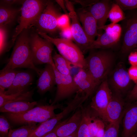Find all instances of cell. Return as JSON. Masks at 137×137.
I'll return each mask as SVG.
<instances>
[{
  "instance_id": "46",
  "label": "cell",
  "mask_w": 137,
  "mask_h": 137,
  "mask_svg": "<svg viewBox=\"0 0 137 137\" xmlns=\"http://www.w3.org/2000/svg\"><path fill=\"white\" fill-rule=\"evenodd\" d=\"M0 137H2V136H0Z\"/></svg>"
},
{
  "instance_id": "36",
  "label": "cell",
  "mask_w": 137,
  "mask_h": 137,
  "mask_svg": "<svg viewBox=\"0 0 137 137\" xmlns=\"http://www.w3.org/2000/svg\"><path fill=\"white\" fill-rule=\"evenodd\" d=\"M60 35L62 38L72 41L73 38L71 26L61 30Z\"/></svg>"
},
{
  "instance_id": "18",
  "label": "cell",
  "mask_w": 137,
  "mask_h": 137,
  "mask_svg": "<svg viewBox=\"0 0 137 137\" xmlns=\"http://www.w3.org/2000/svg\"><path fill=\"white\" fill-rule=\"evenodd\" d=\"M56 84L55 74L52 65L46 64L41 70L37 84V92L41 94L50 91Z\"/></svg>"
},
{
  "instance_id": "38",
  "label": "cell",
  "mask_w": 137,
  "mask_h": 137,
  "mask_svg": "<svg viewBox=\"0 0 137 137\" xmlns=\"http://www.w3.org/2000/svg\"><path fill=\"white\" fill-rule=\"evenodd\" d=\"M128 60L131 66H137V52L133 51L130 53Z\"/></svg>"
},
{
  "instance_id": "7",
  "label": "cell",
  "mask_w": 137,
  "mask_h": 137,
  "mask_svg": "<svg viewBox=\"0 0 137 137\" xmlns=\"http://www.w3.org/2000/svg\"><path fill=\"white\" fill-rule=\"evenodd\" d=\"M123 20L125 23L123 36L122 53L128 54L137 46V9L128 10Z\"/></svg>"
},
{
  "instance_id": "43",
  "label": "cell",
  "mask_w": 137,
  "mask_h": 137,
  "mask_svg": "<svg viewBox=\"0 0 137 137\" xmlns=\"http://www.w3.org/2000/svg\"><path fill=\"white\" fill-rule=\"evenodd\" d=\"M56 2L59 5L60 7L62 8L63 10L65 12V14H67V9L66 7L64 1L63 0H56Z\"/></svg>"
},
{
  "instance_id": "17",
  "label": "cell",
  "mask_w": 137,
  "mask_h": 137,
  "mask_svg": "<svg viewBox=\"0 0 137 137\" xmlns=\"http://www.w3.org/2000/svg\"><path fill=\"white\" fill-rule=\"evenodd\" d=\"M124 115L122 137H134L137 131V104L129 106Z\"/></svg>"
},
{
  "instance_id": "27",
  "label": "cell",
  "mask_w": 137,
  "mask_h": 137,
  "mask_svg": "<svg viewBox=\"0 0 137 137\" xmlns=\"http://www.w3.org/2000/svg\"><path fill=\"white\" fill-rule=\"evenodd\" d=\"M88 125L91 137H96L98 132L104 127L103 122L96 117L91 116L89 112Z\"/></svg>"
},
{
  "instance_id": "2",
  "label": "cell",
  "mask_w": 137,
  "mask_h": 137,
  "mask_svg": "<svg viewBox=\"0 0 137 137\" xmlns=\"http://www.w3.org/2000/svg\"><path fill=\"white\" fill-rule=\"evenodd\" d=\"M85 58V69L98 85L105 79L111 67L113 54L104 49L92 52Z\"/></svg>"
},
{
  "instance_id": "35",
  "label": "cell",
  "mask_w": 137,
  "mask_h": 137,
  "mask_svg": "<svg viewBox=\"0 0 137 137\" xmlns=\"http://www.w3.org/2000/svg\"><path fill=\"white\" fill-rule=\"evenodd\" d=\"M7 32L4 26H0V53L2 55L6 46Z\"/></svg>"
},
{
  "instance_id": "34",
  "label": "cell",
  "mask_w": 137,
  "mask_h": 137,
  "mask_svg": "<svg viewBox=\"0 0 137 137\" xmlns=\"http://www.w3.org/2000/svg\"><path fill=\"white\" fill-rule=\"evenodd\" d=\"M70 16L67 14H61L57 20V26L58 29L61 30L67 28L71 26Z\"/></svg>"
},
{
  "instance_id": "26",
  "label": "cell",
  "mask_w": 137,
  "mask_h": 137,
  "mask_svg": "<svg viewBox=\"0 0 137 137\" xmlns=\"http://www.w3.org/2000/svg\"><path fill=\"white\" fill-rule=\"evenodd\" d=\"M39 125H37L35 123H32L16 129L10 128L9 130L8 137H29Z\"/></svg>"
},
{
  "instance_id": "40",
  "label": "cell",
  "mask_w": 137,
  "mask_h": 137,
  "mask_svg": "<svg viewBox=\"0 0 137 137\" xmlns=\"http://www.w3.org/2000/svg\"><path fill=\"white\" fill-rule=\"evenodd\" d=\"M98 1V0H78L75 1L81 5L82 6V8H86L92 6Z\"/></svg>"
},
{
  "instance_id": "5",
  "label": "cell",
  "mask_w": 137,
  "mask_h": 137,
  "mask_svg": "<svg viewBox=\"0 0 137 137\" xmlns=\"http://www.w3.org/2000/svg\"><path fill=\"white\" fill-rule=\"evenodd\" d=\"M47 2L38 0H27L24 2L21 8L19 25L12 37L13 43L23 31L34 23L45 8Z\"/></svg>"
},
{
  "instance_id": "3",
  "label": "cell",
  "mask_w": 137,
  "mask_h": 137,
  "mask_svg": "<svg viewBox=\"0 0 137 137\" xmlns=\"http://www.w3.org/2000/svg\"><path fill=\"white\" fill-rule=\"evenodd\" d=\"M60 105H39L23 113H7V118L13 123L29 124L43 123L56 115L54 110L61 107Z\"/></svg>"
},
{
  "instance_id": "19",
  "label": "cell",
  "mask_w": 137,
  "mask_h": 137,
  "mask_svg": "<svg viewBox=\"0 0 137 137\" xmlns=\"http://www.w3.org/2000/svg\"><path fill=\"white\" fill-rule=\"evenodd\" d=\"M32 81V76L29 73L18 72L12 85L7 91L3 93L6 95H9L24 92L25 89L31 83Z\"/></svg>"
},
{
  "instance_id": "28",
  "label": "cell",
  "mask_w": 137,
  "mask_h": 137,
  "mask_svg": "<svg viewBox=\"0 0 137 137\" xmlns=\"http://www.w3.org/2000/svg\"><path fill=\"white\" fill-rule=\"evenodd\" d=\"M108 18L113 23H117L125 18V14L118 5L113 3L109 13Z\"/></svg>"
},
{
  "instance_id": "12",
  "label": "cell",
  "mask_w": 137,
  "mask_h": 137,
  "mask_svg": "<svg viewBox=\"0 0 137 137\" xmlns=\"http://www.w3.org/2000/svg\"><path fill=\"white\" fill-rule=\"evenodd\" d=\"M112 4L111 0H98L92 6L85 8L90 12L97 21L98 35L102 33L101 28L105 25Z\"/></svg>"
},
{
  "instance_id": "8",
  "label": "cell",
  "mask_w": 137,
  "mask_h": 137,
  "mask_svg": "<svg viewBox=\"0 0 137 137\" xmlns=\"http://www.w3.org/2000/svg\"><path fill=\"white\" fill-rule=\"evenodd\" d=\"M61 14L53 3L47 2L45 8L33 24L42 30L41 32L54 33L58 29L57 20Z\"/></svg>"
},
{
  "instance_id": "39",
  "label": "cell",
  "mask_w": 137,
  "mask_h": 137,
  "mask_svg": "<svg viewBox=\"0 0 137 137\" xmlns=\"http://www.w3.org/2000/svg\"><path fill=\"white\" fill-rule=\"evenodd\" d=\"M128 98L131 101L137 100V82L135 83L133 88L129 93Z\"/></svg>"
},
{
  "instance_id": "9",
  "label": "cell",
  "mask_w": 137,
  "mask_h": 137,
  "mask_svg": "<svg viewBox=\"0 0 137 137\" xmlns=\"http://www.w3.org/2000/svg\"><path fill=\"white\" fill-rule=\"evenodd\" d=\"M52 65L54 71L56 83L57 86L56 95L51 104L54 105L76 92L77 88L73 77L71 74L62 75L56 68L54 63Z\"/></svg>"
},
{
  "instance_id": "16",
  "label": "cell",
  "mask_w": 137,
  "mask_h": 137,
  "mask_svg": "<svg viewBox=\"0 0 137 137\" xmlns=\"http://www.w3.org/2000/svg\"><path fill=\"white\" fill-rule=\"evenodd\" d=\"M77 14L89 40L92 43L98 36L97 21L90 12L85 8L79 9Z\"/></svg>"
},
{
  "instance_id": "25",
  "label": "cell",
  "mask_w": 137,
  "mask_h": 137,
  "mask_svg": "<svg viewBox=\"0 0 137 137\" xmlns=\"http://www.w3.org/2000/svg\"><path fill=\"white\" fill-rule=\"evenodd\" d=\"M19 11L17 9L10 7L1 6L0 26L4 27L11 23L15 20Z\"/></svg>"
},
{
  "instance_id": "29",
  "label": "cell",
  "mask_w": 137,
  "mask_h": 137,
  "mask_svg": "<svg viewBox=\"0 0 137 137\" xmlns=\"http://www.w3.org/2000/svg\"><path fill=\"white\" fill-rule=\"evenodd\" d=\"M89 111L83 109L82 120L77 131V137H91L88 125Z\"/></svg>"
},
{
  "instance_id": "33",
  "label": "cell",
  "mask_w": 137,
  "mask_h": 137,
  "mask_svg": "<svg viewBox=\"0 0 137 137\" xmlns=\"http://www.w3.org/2000/svg\"><path fill=\"white\" fill-rule=\"evenodd\" d=\"M10 124L7 119L3 115L0 116V134L2 137H8Z\"/></svg>"
},
{
  "instance_id": "1",
  "label": "cell",
  "mask_w": 137,
  "mask_h": 137,
  "mask_svg": "<svg viewBox=\"0 0 137 137\" xmlns=\"http://www.w3.org/2000/svg\"><path fill=\"white\" fill-rule=\"evenodd\" d=\"M11 55L7 64L1 71L17 68H27L35 71L39 76L41 70L34 64L30 44V38L26 29L18 37Z\"/></svg>"
},
{
  "instance_id": "44",
  "label": "cell",
  "mask_w": 137,
  "mask_h": 137,
  "mask_svg": "<svg viewBox=\"0 0 137 137\" xmlns=\"http://www.w3.org/2000/svg\"><path fill=\"white\" fill-rule=\"evenodd\" d=\"M3 1L5 4H11L17 3L20 1L18 0H4Z\"/></svg>"
},
{
  "instance_id": "32",
  "label": "cell",
  "mask_w": 137,
  "mask_h": 137,
  "mask_svg": "<svg viewBox=\"0 0 137 137\" xmlns=\"http://www.w3.org/2000/svg\"><path fill=\"white\" fill-rule=\"evenodd\" d=\"M115 3L124 10L137 9V0H115Z\"/></svg>"
},
{
  "instance_id": "41",
  "label": "cell",
  "mask_w": 137,
  "mask_h": 137,
  "mask_svg": "<svg viewBox=\"0 0 137 137\" xmlns=\"http://www.w3.org/2000/svg\"><path fill=\"white\" fill-rule=\"evenodd\" d=\"M66 7L69 12L75 11L72 3L68 0L64 1Z\"/></svg>"
},
{
  "instance_id": "30",
  "label": "cell",
  "mask_w": 137,
  "mask_h": 137,
  "mask_svg": "<svg viewBox=\"0 0 137 137\" xmlns=\"http://www.w3.org/2000/svg\"><path fill=\"white\" fill-rule=\"evenodd\" d=\"M124 115L117 121L109 123L104 130L103 137H118L119 124Z\"/></svg>"
},
{
  "instance_id": "4",
  "label": "cell",
  "mask_w": 137,
  "mask_h": 137,
  "mask_svg": "<svg viewBox=\"0 0 137 137\" xmlns=\"http://www.w3.org/2000/svg\"><path fill=\"white\" fill-rule=\"evenodd\" d=\"M38 34L54 44L60 54L70 61L74 67L85 69V58L83 54L72 41L62 38H53L40 31Z\"/></svg>"
},
{
  "instance_id": "45",
  "label": "cell",
  "mask_w": 137,
  "mask_h": 137,
  "mask_svg": "<svg viewBox=\"0 0 137 137\" xmlns=\"http://www.w3.org/2000/svg\"><path fill=\"white\" fill-rule=\"evenodd\" d=\"M77 131L71 135L65 137H77Z\"/></svg>"
},
{
  "instance_id": "22",
  "label": "cell",
  "mask_w": 137,
  "mask_h": 137,
  "mask_svg": "<svg viewBox=\"0 0 137 137\" xmlns=\"http://www.w3.org/2000/svg\"><path fill=\"white\" fill-rule=\"evenodd\" d=\"M33 91L31 90L24 92H21L11 95H7L0 92V107L10 102L30 100L33 94Z\"/></svg>"
},
{
  "instance_id": "24",
  "label": "cell",
  "mask_w": 137,
  "mask_h": 137,
  "mask_svg": "<svg viewBox=\"0 0 137 137\" xmlns=\"http://www.w3.org/2000/svg\"><path fill=\"white\" fill-rule=\"evenodd\" d=\"M18 72L15 69L1 71L0 92H4L5 89L11 86Z\"/></svg>"
},
{
  "instance_id": "15",
  "label": "cell",
  "mask_w": 137,
  "mask_h": 137,
  "mask_svg": "<svg viewBox=\"0 0 137 137\" xmlns=\"http://www.w3.org/2000/svg\"><path fill=\"white\" fill-rule=\"evenodd\" d=\"M131 80L127 71L122 63L118 64L112 73L110 82L112 87L119 94L130 87Z\"/></svg>"
},
{
  "instance_id": "10",
  "label": "cell",
  "mask_w": 137,
  "mask_h": 137,
  "mask_svg": "<svg viewBox=\"0 0 137 137\" xmlns=\"http://www.w3.org/2000/svg\"><path fill=\"white\" fill-rule=\"evenodd\" d=\"M112 96L107 80L105 79L99 85L90 103L91 108L97 116L101 117Z\"/></svg>"
},
{
  "instance_id": "23",
  "label": "cell",
  "mask_w": 137,
  "mask_h": 137,
  "mask_svg": "<svg viewBox=\"0 0 137 137\" xmlns=\"http://www.w3.org/2000/svg\"><path fill=\"white\" fill-rule=\"evenodd\" d=\"M52 58L56 68L61 74L66 75L71 74V70L74 67L70 61L56 52Z\"/></svg>"
},
{
  "instance_id": "13",
  "label": "cell",
  "mask_w": 137,
  "mask_h": 137,
  "mask_svg": "<svg viewBox=\"0 0 137 137\" xmlns=\"http://www.w3.org/2000/svg\"><path fill=\"white\" fill-rule=\"evenodd\" d=\"M81 107L71 117L57 125L56 133L58 137H65L77 131L82 118L83 109Z\"/></svg>"
},
{
  "instance_id": "37",
  "label": "cell",
  "mask_w": 137,
  "mask_h": 137,
  "mask_svg": "<svg viewBox=\"0 0 137 137\" xmlns=\"http://www.w3.org/2000/svg\"><path fill=\"white\" fill-rule=\"evenodd\" d=\"M128 73L131 80L135 83L137 82V66H131L128 70Z\"/></svg>"
},
{
  "instance_id": "6",
  "label": "cell",
  "mask_w": 137,
  "mask_h": 137,
  "mask_svg": "<svg viewBox=\"0 0 137 137\" xmlns=\"http://www.w3.org/2000/svg\"><path fill=\"white\" fill-rule=\"evenodd\" d=\"M30 44L35 65L54 63L52 56L53 47L50 42L36 33L30 38Z\"/></svg>"
},
{
  "instance_id": "14",
  "label": "cell",
  "mask_w": 137,
  "mask_h": 137,
  "mask_svg": "<svg viewBox=\"0 0 137 137\" xmlns=\"http://www.w3.org/2000/svg\"><path fill=\"white\" fill-rule=\"evenodd\" d=\"M124 103L120 94L112 95L111 99L100 117L103 121L109 123L118 120L123 116Z\"/></svg>"
},
{
  "instance_id": "31",
  "label": "cell",
  "mask_w": 137,
  "mask_h": 137,
  "mask_svg": "<svg viewBox=\"0 0 137 137\" xmlns=\"http://www.w3.org/2000/svg\"><path fill=\"white\" fill-rule=\"evenodd\" d=\"M105 32L111 35L121 37L122 32V28L119 24L111 23L105 25L101 28Z\"/></svg>"
},
{
  "instance_id": "21",
  "label": "cell",
  "mask_w": 137,
  "mask_h": 137,
  "mask_svg": "<svg viewBox=\"0 0 137 137\" xmlns=\"http://www.w3.org/2000/svg\"><path fill=\"white\" fill-rule=\"evenodd\" d=\"M120 37L105 32L97 36V39L92 43L88 50L96 49H105L111 47L117 43Z\"/></svg>"
},
{
  "instance_id": "20",
  "label": "cell",
  "mask_w": 137,
  "mask_h": 137,
  "mask_svg": "<svg viewBox=\"0 0 137 137\" xmlns=\"http://www.w3.org/2000/svg\"><path fill=\"white\" fill-rule=\"evenodd\" d=\"M36 101H20L6 104L0 107L1 112L15 114L24 113L34 108L37 104Z\"/></svg>"
},
{
  "instance_id": "42",
  "label": "cell",
  "mask_w": 137,
  "mask_h": 137,
  "mask_svg": "<svg viewBox=\"0 0 137 137\" xmlns=\"http://www.w3.org/2000/svg\"><path fill=\"white\" fill-rule=\"evenodd\" d=\"M57 128V125L52 130L42 137H58L56 133Z\"/></svg>"
},
{
  "instance_id": "11",
  "label": "cell",
  "mask_w": 137,
  "mask_h": 137,
  "mask_svg": "<svg viewBox=\"0 0 137 137\" xmlns=\"http://www.w3.org/2000/svg\"><path fill=\"white\" fill-rule=\"evenodd\" d=\"M68 14L71 20V26L73 40L83 54L88 50L92 42L89 40L81 25L75 11L69 12Z\"/></svg>"
}]
</instances>
